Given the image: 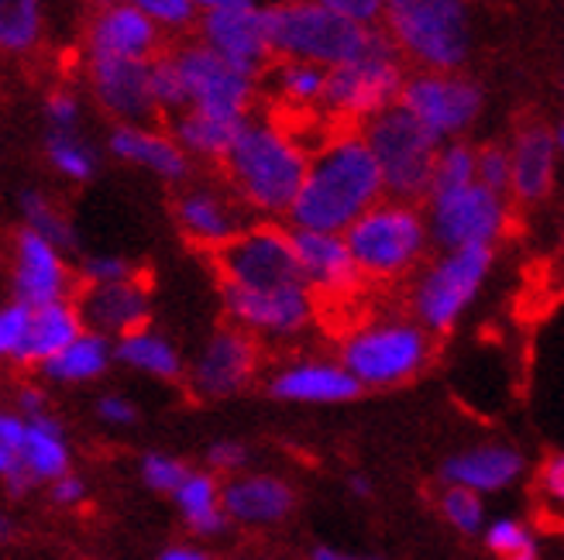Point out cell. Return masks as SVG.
Returning <instances> with one entry per match:
<instances>
[{
	"label": "cell",
	"instance_id": "1",
	"mask_svg": "<svg viewBox=\"0 0 564 560\" xmlns=\"http://www.w3.org/2000/svg\"><path fill=\"white\" fill-rule=\"evenodd\" d=\"M386 196L379 165L361 134H337L310 155L306 176L290 207L293 231L345 234L351 223Z\"/></svg>",
	"mask_w": 564,
	"mask_h": 560
},
{
	"label": "cell",
	"instance_id": "2",
	"mask_svg": "<svg viewBox=\"0 0 564 560\" xmlns=\"http://www.w3.org/2000/svg\"><path fill=\"white\" fill-rule=\"evenodd\" d=\"M306 149L279 124L245 121L228 158H224V169H228V179L245 207L279 217L290 213L306 176Z\"/></svg>",
	"mask_w": 564,
	"mask_h": 560
},
{
	"label": "cell",
	"instance_id": "3",
	"mask_svg": "<svg viewBox=\"0 0 564 560\" xmlns=\"http://www.w3.org/2000/svg\"><path fill=\"white\" fill-rule=\"evenodd\" d=\"M386 35L427 73H455L471 52L465 0H386Z\"/></svg>",
	"mask_w": 564,
	"mask_h": 560
},
{
	"label": "cell",
	"instance_id": "4",
	"mask_svg": "<svg viewBox=\"0 0 564 560\" xmlns=\"http://www.w3.org/2000/svg\"><path fill=\"white\" fill-rule=\"evenodd\" d=\"M345 244L361 278H400L427 255L431 234L416 204L382 200L365 210L345 231Z\"/></svg>",
	"mask_w": 564,
	"mask_h": 560
},
{
	"label": "cell",
	"instance_id": "5",
	"mask_svg": "<svg viewBox=\"0 0 564 560\" xmlns=\"http://www.w3.org/2000/svg\"><path fill=\"white\" fill-rule=\"evenodd\" d=\"M361 138L379 165L382 189L389 193V200H403V204L427 200L434 158L441 149V142L427 128H420L397 103L376 114L372 121H365Z\"/></svg>",
	"mask_w": 564,
	"mask_h": 560
},
{
	"label": "cell",
	"instance_id": "6",
	"mask_svg": "<svg viewBox=\"0 0 564 560\" xmlns=\"http://www.w3.org/2000/svg\"><path fill=\"white\" fill-rule=\"evenodd\" d=\"M431 351V333L416 320H379L351 330L337 361L361 388H392L427 369Z\"/></svg>",
	"mask_w": 564,
	"mask_h": 560
},
{
	"label": "cell",
	"instance_id": "7",
	"mask_svg": "<svg viewBox=\"0 0 564 560\" xmlns=\"http://www.w3.org/2000/svg\"><path fill=\"white\" fill-rule=\"evenodd\" d=\"M272 52L290 55L293 63H310L321 69H334L369 45L372 28L351 24L330 14L314 0H290V4L265 8Z\"/></svg>",
	"mask_w": 564,
	"mask_h": 560
},
{
	"label": "cell",
	"instance_id": "8",
	"mask_svg": "<svg viewBox=\"0 0 564 560\" xmlns=\"http://www.w3.org/2000/svg\"><path fill=\"white\" fill-rule=\"evenodd\" d=\"M403 63L400 48L379 28H372L369 45L355 59L327 69L324 79V103L341 118L372 121L382 110L397 107L403 94Z\"/></svg>",
	"mask_w": 564,
	"mask_h": 560
},
{
	"label": "cell",
	"instance_id": "9",
	"mask_svg": "<svg viewBox=\"0 0 564 560\" xmlns=\"http://www.w3.org/2000/svg\"><path fill=\"white\" fill-rule=\"evenodd\" d=\"M492 262H496L492 248L441 251V259L423 268L413 286L410 306L416 323L427 333L455 330L458 320L471 310L478 293H482Z\"/></svg>",
	"mask_w": 564,
	"mask_h": 560
},
{
	"label": "cell",
	"instance_id": "10",
	"mask_svg": "<svg viewBox=\"0 0 564 560\" xmlns=\"http://www.w3.org/2000/svg\"><path fill=\"white\" fill-rule=\"evenodd\" d=\"M427 234L431 244L441 251H458V248H492L506 228H510V204L506 196L486 189V186H465L451 193L427 196Z\"/></svg>",
	"mask_w": 564,
	"mask_h": 560
},
{
	"label": "cell",
	"instance_id": "11",
	"mask_svg": "<svg viewBox=\"0 0 564 560\" xmlns=\"http://www.w3.org/2000/svg\"><path fill=\"white\" fill-rule=\"evenodd\" d=\"M486 94L458 73H420L403 83L400 107L437 142H455L482 114Z\"/></svg>",
	"mask_w": 564,
	"mask_h": 560
},
{
	"label": "cell",
	"instance_id": "12",
	"mask_svg": "<svg viewBox=\"0 0 564 560\" xmlns=\"http://www.w3.org/2000/svg\"><path fill=\"white\" fill-rule=\"evenodd\" d=\"M217 255L220 286L238 289H275L300 283L290 231L279 223H259L245 228L231 244H224Z\"/></svg>",
	"mask_w": 564,
	"mask_h": 560
},
{
	"label": "cell",
	"instance_id": "13",
	"mask_svg": "<svg viewBox=\"0 0 564 560\" xmlns=\"http://www.w3.org/2000/svg\"><path fill=\"white\" fill-rule=\"evenodd\" d=\"M176 66L186 83V97H189L186 110H204V114L228 118V121L248 118L251 90H256V79L251 76L228 66L207 45L183 48L176 55Z\"/></svg>",
	"mask_w": 564,
	"mask_h": 560
},
{
	"label": "cell",
	"instance_id": "14",
	"mask_svg": "<svg viewBox=\"0 0 564 560\" xmlns=\"http://www.w3.org/2000/svg\"><path fill=\"white\" fill-rule=\"evenodd\" d=\"M224 314L245 333H265V338H293L314 320V296L303 283L275 286V289H238L220 286Z\"/></svg>",
	"mask_w": 564,
	"mask_h": 560
},
{
	"label": "cell",
	"instance_id": "15",
	"mask_svg": "<svg viewBox=\"0 0 564 560\" xmlns=\"http://www.w3.org/2000/svg\"><path fill=\"white\" fill-rule=\"evenodd\" d=\"M259 372V344L238 327H224L204 344L196 365L189 369V385L204 399H228L241 392Z\"/></svg>",
	"mask_w": 564,
	"mask_h": 560
},
{
	"label": "cell",
	"instance_id": "16",
	"mask_svg": "<svg viewBox=\"0 0 564 560\" xmlns=\"http://www.w3.org/2000/svg\"><path fill=\"white\" fill-rule=\"evenodd\" d=\"M293 259L300 283L310 296L341 299L361 286V272L345 244V234H321V231H293Z\"/></svg>",
	"mask_w": 564,
	"mask_h": 560
},
{
	"label": "cell",
	"instance_id": "17",
	"mask_svg": "<svg viewBox=\"0 0 564 560\" xmlns=\"http://www.w3.org/2000/svg\"><path fill=\"white\" fill-rule=\"evenodd\" d=\"M204 45L217 52L224 63L256 79L272 55L265 8H238L204 14Z\"/></svg>",
	"mask_w": 564,
	"mask_h": 560
},
{
	"label": "cell",
	"instance_id": "18",
	"mask_svg": "<svg viewBox=\"0 0 564 560\" xmlns=\"http://www.w3.org/2000/svg\"><path fill=\"white\" fill-rule=\"evenodd\" d=\"M11 286H14V299L24 306H48L69 299V286L73 275L66 265V255L55 244H48L45 238L21 231L14 241V268H11Z\"/></svg>",
	"mask_w": 564,
	"mask_h": 560
},
{
	"label": "cell",
	"instance_id": "19",
	"mask_svg": "<svg viewBox=\"0 0 564 560\" xmlns=\"http://www.w3.org/2000/svg\"><path fill=\"white\" fill-rule=\"evenodd\" d=\"M269 396L296 406H341L361 396V385L334 358H300L269 378Z\"/></svg>",
	"mask_w": 564,
	"mask_h": 560
},
{
	"label": "cell",
	"instance_id": "20",
	"mask_svg": "<svg viewBox=\"0 0 564 560\" xmlns=\"http://www.w3.org/2000/svg\"><path fill=\"white\" fill-rule=\"evenodd\" d=\"M73 306H76L83 327L100 333L107 341L149 327V314H152L149 289L141 286L138 278L110 283V286H87L73 299Z\"/></svg>",
	"mask_w": 564,
	"mask_h": 560
},
{
	"label": "cell",
	"instance_id": "21",
	"mask_svg": "<svg viewBox=\"0 0 564 560\" xmlns=\"http://www.w3.org/2000/svg\"><path fill=\"white\" fill-rule=\"evenodd\" d=\"M527 471V458L510 443H475L441 464V482L475 495H496L513 488Z\"/></svg>",
	"mask_w": 564,
	"mask_h": 560
},
{
	"label": "cell",
	"instance_id": "22",
	"mask_svg": "<svg viewBox=\"0 0 564 560\" xmlns=\"http://www.w3.org/2000/svg\"><path fill=\"white\" fill-rule=\"evenodd\" d=\"M90 79L100 107L121 124H138L155 110L149 97V59L90 55Z\"/></svg>",
	"mask_w": 564,
	"mask_h": 560
},
{
	"label": "cell",
	"instance_id": "23",
	"mask_svg": "<svg viewBox=\"0 0 564 560\" xmlns=\"http://www.w3.org/2000/svg\"><path fill=\"white\" fill-rule=\"evenodd\" d=\"M220 506L231 523L272 526L296 509V492L275 474H238L220 488Z\"/></svg>",
	"mask_w": 564,
	"mask_h": 560
},
{
	"label": "cell",
	"instance_id": "24",
	"mask_svg": "<svg viewBox=\"0 0 564 560\" xmlns=\"http://www.w3.org/2000/svg\"><path fill=\"white\" fill-rule=\"evenodd\" d=\"M557 149L551 142V128L527 124L513 138L510 149V193L520 204H541L554 186Z\"/></svg>",
	"mask_w": 564,
	"mask_h": 560
},
{
	"label": "cell",
	"instance_id": "25",
	"mask_svg": "<svg viewBox=\"0 0 564 560\" xmlns=\"http://www.w3.org/2000/svg\"><path fill=\"white\" fill-rule=\"evenodd\" d=\"M176 220L189 241L204 244L210 251H220L224 244H231L241 231L245 220L238 207L217 189H186L176 204Z\"/></svg>",
	"mask_w": 564,
	"mask_h": 560
},
{
	"label": "cell",
	"instance_id": "26",
	"mask_svg": "<svg viewBox=\"0 0 564 560\" xmlns=\"http://www.w3.org/2000/svg\"><path fill=\"white\" fill-rule=\"evenodd\" d=\"M110 152L131 165H141V169L155 173L159 179H169V183H180L189 173V158L173 138L149 131L141 124H118L115 134H110Z\"/></svg>",
	"mask_w": 564,
	"mask_h": 560
},
{
	"label": "cell",
	"instance_id": "27",
	"mask_svg": "<svg viewBox=\"0 0 564 560\" xmlns=\"http://www.w3.org/2000/svg\"><path fill=\"white\" fill-rule=\"evenodd\" d=\"M83 330H87V327H83L73 299L35 306L32 320H28V333H24V344H21V354H18V365L42 369L45 361H52L66 344H73Z\"/></svg>",
	"mask_w": 564,
	"mask_h": 560
},
{
	"label": "cell",
	"instance_id": "28",
	"mask_svg": "<svg viewBox=\"0 0 564 560\" xmlns=\"http://www.w3.org/2000/svg\"><path fill=\"white\" fill-rule=\"evenodd\" d=\"M152 48H155V24L131 4H110L90 32V55L149 59Z\"/></svg>",
	"mask_w": 564,
	"mask_h": 560
},
{
	"label": "cell",
	"instance_id": "29",
	"mask_svg": "<svg viewBox=\"0 0 564 560\" xmlns=\"http://www.w3.org/2000/svg\"><path fill=\"white\" fill-rule=\"evenodd\" d=\"M69 437L63 430V424L55 419L52 413H42V416H32L24 419V447H21V471L32 479L35 485L39 482H55L63 479L69 471Z\"/></svg>",
	"mask_w": 564,
	"mask_h": 560
},
{
	"label": "cell",
	"instance_id": "30",
	"mask_svg": "<svg viewBox=\"0 0 564 560\" xmlns=\"http://www.w3.org/2000/svg\"><path fill=\"white\" fill-rule=\"evenodd\" d=\"M173 502L196 537H217L231 523L220 506V482L210 471H189L183 485L173 492Z\"/></svg>",
	"mask_w": 564,
	"mask_h": 560
},
{
	"label": "cell",
	"instance_id": "31",
	"mask_svg": "<svg viewBox=\"0 0 564 560\" xmlns=\"http://www.w3.org/2000/svg\"><path fill=\"white\" fill-rule=\"evenodd\" d=\"M110 361H115V344L94 330H83L73 344H66L52 361H45L39 372L52 382L83 385V382L100 378L110 369Z\"/></svg>",
	"mask_w": 564,
	"mask_h": 560
},
{
	"label": "cell",
	"instance_id": "32",
	"mask_svg": "<svg viewBox=\"0 0 564 560\" xmlns=\"http://www.w3.org/2000/svg\"><path fill=\"white\" fill-rule=\"evenodd\" d=\"M115 358L121 365L141 372V375H152V378H180L183 375V358L176 351V344L165 338V333L152 330V327H141L134 333H124L115 344Z\"/></svg>",
	"mask_w": 564,
	"mask_h": 560
},
{
	"label": "cell",
	"instance_id": "33",
	"mask_svg": "<svg viewBox=\"0 0 564 560\" xmlns=\"http://www.w3.org/2000/svg\"><path fill=\"white\" fill-rule=\"evenodd\" d=\"M245 121L214 118V114H204V110H183V114L176 118V128H173V142L186 152V158L200 155V158L224 162Z\"/></svg>",
	"mask_w": 564,
	"mask_h": 560
},
{
	"label": "cell",
	"instance_id": "34",
	"mask_svg": "<svg viewBox=\"0 0 564 560\" xmlns=\"http://www.w3.org/2000/svg\"><path fill=\"white\" fill-rule=\"evenodd\" d=\"M21 217H24V231H32L39 238H45L48 244H55L66 255V251L76 248V231L73 223L63 217V210L55 207L45 193L39 189H24L21 193Z\"/></svg>",
	"mask_w": 564,
	"mask_h": 560
},
{
	"label": "cell",
	"instance_id": "35",
	"mask_svg": "<svg viewBox=\"0 0 564 560\" xmlns=\"http://www.w3.org/2000/svg\"><path fill=\"white\" fill-rule=\"evenodd\" d=\"M45 155L52 169L73 183H87L97 173V152L83 138H76V131H48Z\"/></svg>",
	"mask_w": 564,
	"mask_h": 560
},
{
	"label": "cell",
	"instance_id": "36",
	"mask_svg": "<svg viewBox=\"0 0 564 560\" xmlns=\"http://www.w3.org/2000/svg\"><path fill=\"white\" fill-rule=\"evenodd\" d=\"M42 0H0V52H24L39 42Z\"/></svg>",
	"mask_w": 564,
	"mask_h": 560
},
{
	"label": "cell",
	"instance_id": "37",
	"mask_svg": "<svg viewBox=\"0 0 564 560\" xmlns=\"http://www.w3.org/2000/svg\"><path fill=\"white\" fill-rule=\"evenodd\" d=\"M475 183V149L462 138L455 142H444L434 158V176H431V196L434 193H451V189H465Z\"/></svg>",
	"mask_w": 564,
	"mask_h": 560
},
{
	"label": "cell",
	"instance_id": "38",
	"mask_svg": "<svg viewBox=\"0 0 564 560\" xmlns=\"http://www.w3.org/2000/svg\"><path fill=\"white\" fill-rule=\"evenodd\" d=\"M437 506H441V516L447 519V526L458 529L462 537H482V529H486V498L482 495L444 485Z\"/></svg>",
	"mask_w": 564,
	"mask_h": 560
},
{
	"label": "cell",
	"instance_id": "39",
	"mask_svg": "<svg viewBox=\"0 0 564 560\" xmlns=\"http://www.w3.org/2000/svg\"><path fill=\"white\" fill-rule=\"evenodd\" d=\"M149 97H152V107H162V110H186L189 107L186 83L180 76L176 55H159V59H149Z\"/></svg>",
	"mask_w": 564,
	"mask_h": 560
},
{
	"label": "cell",
	"instance_id": "40",
	"mask_svg": "<svg viewBox=\"0 0 564 560\" xmlns=\"http://www.w3.org/2000/svg\"><path fill=\"white\" fill-rule=\"evenodd\" d=\"M482 540H486V550L492 557H499V560L523 553V550H538V537H533V529L517 516H499V519L486 523Z\"/></svg>",
	"mask_w": 564,
	"mask_h": 560
},
{
	"label": "cell",
	"instance_id": "41",
	"mask_svg": "<svg viewBox=\"0 0 564 560\" xmlns=\"http://www.w3.org/2000/svg\"><path fill=\"white\" fill-rule=\"evenodd\" d=\"M324 79H327V69L321 66H310V63H286L279 73H275V83L286 100L293 103H317L324 100Z\"/></svg>",
	"mask_w": 564,
	"mask_h": 560
},
{
	"label": "cell",
	"instance_id": "42",
	"mask_svg": "<svg viewBox=\"0 0 564 560\" xmlns=\"http://www.w3.org/2000/svg\"><path fill=\"white\" fill-rule=\"evenodd\" d=\"M138 471H141V482H145L152 492H162V495H173V492L183 485L186 474H189V468H186L180 458H173V454H159V451H152V454L141 458Z\"/></svg>",
	"mask_w": 564,
	"mask_h": 560
},
{
	"label": "cell",
	"instance_id": "43",
	"mask_svg": "<svg viewBox=\"0 0 564 560\" xmlns=\"http://www.w3.org/2000/svg\"><path fill=\"white\" fill-rule=\"evenodd\" d=\"M475 183L499 196L510 193V149L502 145L475 149Z\"/></svg>",
	"mask_w": 564,
	"mask_h": 560
},
{
	"label": "cell",
	"instance_id": "44",
	"mask_svg": "<svg viewBox=\"0 0 564 560\" xmlns=\"http://www.w3.org/2000/svg\"><path fill=\"white\" fill-rule=\"evenodd\" d=\"M28 320H32V306H24L18 299L0 303V361H18Z\"/></svg>",
	"mask_w": 564,
	"mask_h": 560
},
{
	"label": "cell",
	"instance_id": "45",
	"mask_svg": "<svg viewBox=\"0 0 564 560\" xmlns=\"http://www.w3.org/2000/svg\"><path fill=\"white\" fill-rule=\"evenodd\" d=\"M24 447V416L0 409V479H11L21 471Z\"/></svg>",
	"mask_w": 564,
	"mask_h": 560
},
{
	"label": "cell",
	"instance_id": "46",
	"mask_svg": "<svg viewBox=\"0 0 564 560\" xmlns=\"http://www.w3.org/2000/svg\"><path fill=\"white\" fill-rule=\"evenodd\" d=\"M83 278L87 286H110V283H128L134 278V265L121 255H90L83 259Z\"/></svg>",
	"mask_w": 564,
	"mask_h": 560
},
{
	"label": "cell",
	"instance_id": "47",
	"mask_svg": "<svg viewBox=\"0 0 564 560\" xmlns=\"http://www.w3.org/2000/svg\"><path fill=\"white\" fill-rule=\"evenodd\" d=\"M134 11L145 14L152 24H186L193 18V0H128Z\"/></svg>",
	"mask_w": 564,
	"mask_h": 560
},
{
	"label": "cell",
	"instance_id": "48",
	"mask_svg": "<svg viewBox=\"0 0 564 560\" xmlns=\"http://www.w3.org/2000/svg\"><path fill=\"white\" fill-rule=\"evenodd\" d=\"M314 4L327 8L330 14L345 18V21H351V24L372 28V24L382 18L386 0H314Z\"/></svg>",
	"mask_w": 564,
	"mask_h": 560
},
{
	"label": "cell",
	"instance_id": "49",
	"mask_svg": "<svg viewBox=\"0 0 564 560\" xmlns=\"http://www.w3.org/2000/svg\"><path fill=\"white\" fill-rule=\"evenodd\" d=\"M248 458H251L248 447L238 443V440H217V443H210V451H207L210 474H245Z\"/></svg>",
	"mask_w": 564,
	"mask_h": 560
},
{
	"label": "cell",
	"instance_id": "50",
	"mask_svg": "<svg viewBox=\"0 0 564 560\" xmlns=\"http://www.w3.org/2000/svg\"><path fill=\"white\" fill-rule=\"evenodd\" d=\"M45 121H48V131H76L79 100L73 94H52L45 100Z\"/></svg>",
	"mask_w": 564,
	"mask_h": 560
},
{
	"label": "cell",
	"instance_id": "51",
	"mask_svg": "<svg viewBox=\"0 0 564 560\" xmlns=\"http://www.w3.org/2000/svg\"><path fill=\"white\" fill-rule=\"evenodd\" d=\"M538 488H541V495L551 502V506L564 509V451L551 454V458L541 464Z\"/></svg>",
	"mask_w": 564,
	"mask_h": 560
},
{
	"label": "cell",
	"instance_id": "52",
	"mask_svg": "<svg viewBox=\"0 0 564 560\" xmlns=\"http://www.w3.org/2000/svg\"><path fill=\"white\" fill-rule=\"evenodd\" d=\"M97 416L107 427H134L138 424V406L128 396H100L97 399Z\"/></svg>",
	"mask_w": 564,
	"mask_h": 560
},
{
	"label": "cell",
	"instance_id": "53",
	"mask_svg": "<svg viewBox=\"0 0 564 560\" xmlns=\"http://www.w3.org/2000/svg\"><path fill=\"white\" fill-rule=\"evenodd\" d=\"M48 498L55 502L59 509H76L83 498H87V482L79 479V474L66 471L63 479L48 482Z\"/></svg>",
	"mask_w": 564,
	"mask_h": 560
},
{
	"label": "cell",
	"instance_id": "54",
	"mask_svg": "<svg viewBox=\"0 0 564 560\" xmlns=\"http://www.w3.org/2000/svg\"><path fill=\"white\" fill-rule=\"evenodd\" d=\"M18 416H24V419H32V416H42V413H48V399H45V392L42 388H35V385H24L21 392H18V409H14Z\"/></svg>",
	"mask_w": 564,
	"mask_h": 560
},
{
	"label": "cell",
	"instance_id": "55",
	"mask_svg": "<svg viewBox=\"0 0 564 560\" xmlns=\"http://www.w3.org/2000/svg\"><path fill=\"white\" fill-rule=\"evenodd\" d=\"M310 560H386V557L358 553V550H345V547H314L310 550Z\"/></svg>",
	"mask_w": 564,
	"mask_h": 560
},
{
	"label": "cell",
	"instance_id": "56",
	"mask_svg": "<svg viewBox=\"0 0 564 560\" xmlns=\"http://www.w3.org/2000/svg\"><path fill=\"white\" fill-rule=\"evenodd\" d=\"M193 8H200L204 14H214V11H238V8H259V0H193Z\"/></svg>",
	"mask_w": 564,
	"mask_h": 560
},
{
	"label": "cell",
	"instance_id": "57",
	"mask_svg": "<svg viewBox=\"0 0 564 560\" xmlns=\"http://www.w3.org/2000/svg\"><path fill=\"white\" fill-rule=\"evenodd\" d=\"M32 488H35V482L28 479L24 471L11 474V479H4V492H8L11 498H24V495H32Z\"/></svg>",
	"mask_w": 564,
	"mask_h": 560
},
{
	"label": "cell",
	"instance_id": "58",
	"mask_svg": "<svg viewBox=\"0 0 564 560\" xmlns=\"http://www.w3.org/2000/svg\"><path fill=\"white\" fill-rule=\"evenodd\" d=\"M155 560H210V557L204 550H196V547H169Z\"/></svg>",
	"mask_w": 564,
	"mask_h": 560
},
{
	"label": "cell",
	"instance_id": "59",
	"mask_svg": "<svg viewBox=\"0 0 564 560\" xmlns=\"http://www.w3.org/2000/svg\"><path fill=\"white\" fill-rule=\"evenodd\" d=\"M348 492L355 495V498H372L376 495V485H372V479H369V474H351V479H348Z\"/></svg>",
	"mask_w": 564,
	"mask_h": 560
},
{
	"label": "cell",
	"instance_id": "60",
	"mask_svg": "<svg viewBox=\"0 0 564 560\" xmlns=\"http://www.w3.org/2000/svg\"><path fill=\"white\" fill-rule=\"evenodd\" d=\"M11 537H14V519L4 509H0V543H8Z\"/></svg>",
	"mask_w": 564,
	"mask_h": 560
},
{
	"label": "cell",
	"instance_id": "61",
	"mask_svg": "<svg viewBox=\"0 0 564 560\" xmlns=\"http://www.w3.org/2000/svg\"><path fill=\"white\" fill-rule=\"evenodd\" d=\"M551 142H554V149H557V155H564V118L551 128Z\"/></svg>",
	"mask_w": 564,
	"mask_h": 560
},
{
	"label": "cell",
	"instance_id": "62",
	"mask_svg": "<svg viewBox=\"0 0 564 560\" xmlns=\"http://www.w3.org/2000/svg\"><path fill=\"white\" fill-rule=\"evenodd\" d=\"M506 560H541L538 550H523V553H513V557H506Z\"/></svg>",
	"mask_w": 564,
	"mask_h": 560
},
{
	"label": "cell",
	"instance_id": "63",
	"mask_svg": "<svg viewBox=\"0 0 564 560\" xmlns=\"http://www.w3.org/2000/svg\"><path fill=\"white\" fill-rule=\"evenodd\" d=\"M561 97H564V76H561Z\"/></svg>",
	"mask_w": 564,
	"mask_h": 560
},
{
	"label": "cell",
	"instance_id": "64",
	"mask_svg": "<svg viewBox=\"0 0 564 560\" xmlns=\"http://www.w3.org/2000/svg\"><path fill=\"white\" fill-rule=\"evenodd\" d=\"M97 4H107V0H97Z\"/></svg>",
	"mask_w": 564,
	"mask_h": 560
}]
</instances>
